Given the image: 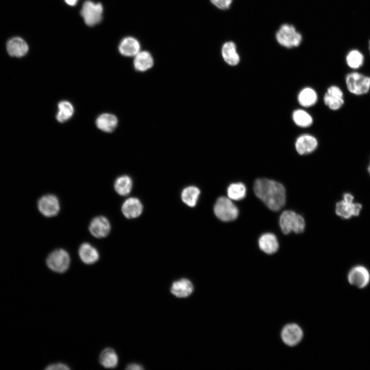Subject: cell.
I'll return each instance as SVG.
<instances>
[{
  "mask_svg": "<svg viewBox=\"0 0 370 370\" xmlns=\"http://www.w3.org/2000/svg\"><path fill=\"white\" fill-rule=\"evenodd\" d=\"M323 101L324 104L331 110H338L344 103L342 90L337 86L329 87L324 96Z\"/></svg>",
  "mask_w": 370,
  "mask_h": 370,
  "instance_id": "cell-12",
  "label": "cell"
},
{
  "mask_svg": "<svg viewBox=\"0 0 370 370\" xmlns=\"http://www.w3.org/2000/svg\"><path fill=\"white\" fill-rule=\"evenodd\" d=\"M118 122V119L115 115L109 113H104L97 117L96 125L101 131L106 133H111L116 128Z\"/></svg>",
  "mask_w": 370,
  "mask_h": 370,
  "instance_id": "cell-20",
  "label": "cell"
},
{
  "mask_svg": "<svg viewBox=\"0 0 370 370\" xmlns=\"http://www.w3.org/2000/svg\"><path fill=\"white\" fill-rule=\"evenodd\" d=\"M253 189L256 196L272 211H279L285 203V189L279 182L266 178L257 179Z\"/></svg>",
  "mask_w": 370,
  "mask_h": 370,
  "instance_id": "cell-1",
  "label": "cell"
},
{
  "mask_svg": "<svg viewBox=\"0 0 370 370\" xmlns=\"http://www.w3.org/2000/svg\"><path fill=\"white\" fill-rule=\"evenodd\" d=\"M100 363L104 367L114 368L118 364V356L116 351L111 347L104 348L100 354Z\"/></svg>",
  "mask_w": 370,
  "mask_h": 370,
  "instance_id": "cell-24",
  "label": "cell"
},
{
  "mask_svg": "<svg viewBox=\"0 0 370 370\" xmlns=\"http://www.w3.org/2000/svg\"><path fill=\"white\" fill-rule=\"evenodd\" d=\"M78 253L82 262L87 265L93 264L99 259L98 251L88 243H83L80 245Z\"/></svg>",
  "mask_w": 370,
  "mask_h": 370,
  "instance_id": "cell-17",
  "label": "cell"
},
{
  "mask_svg": "<svg viewBox=\"0 0 370 370\" xmlns=\"http://www.w3.org/2000/svg\"><path fill=\"white\" fill-rule=\"evenodd\" d=\"M221 55L225 62L230 66H236L240 61L239 55L235 43L232 41L225 42L221 47Z\"/></svg>",
  "mask_w": 370,
  "mask_h": 370,
  "instance_id": "cell-19",
  "label": "cell"
},
{
  "mask_svg": "<svg viewBox=\"0 0 370 370\" xmlns=\"http://www.w3.org/2000/svg\"><path fill=\"white\" fill-rule=\"evenodd\" d=\"M125 369L128 370H142L143 369V367L142 365L137 363H130L126 366Z\"/></svg>",
  "mask_w": 370,
  "mask_h": 370,
  "instance_id": "cell-34",
  "label": "cell"
},
{
  "mask_svg": "<svg viewBox=\"0 0 370 370\" xmlns=\"http://www.w3.org/2000/svg\"><path fill=\"white\" fill-rule=\"evenodd\" d=\"M227 194L230 199L241 200L246 196V188L241 182L232 183L228 188Z\"/></svg>",
  "mask_w": 370,
  "mask_h": 370,
  "instance_id": "cell-31",
  "label": "cell"
},
{
  "mask_svg": "<svg viewBox=\"0 0 370 370\" xmlns=\"http://www.w3.org/2000/svg\"><path fill=\"white\" fill-rule=\"evenodd\" d=\"M39 212L45 217L56 216L60 210L58 198L54 194H47L41 196L37 201Z\"/></svg>",
  "mask_w": 370,
  "mask_h": 370,
  "instance_id": "cell-9",
  "label": "cell"
},
{
  "mask_svg": "<svg viewBox=\"0 0 370 370\" xmlns=\"http://www.w3.org/2000/svg\"><path fill=\"white\" fill-rule=\"evenodd\" d=\"M74 113V107L69 101L64 100L58 104V111L56 119L61 123H64L70 119Z\"/></svg>",
  "mask_w": 370,
  "mask_h": 370,
  "instance_id": "cell-27",
  "label": "cell"
},
{
  "mask_svg": "<svg viewBox=\"0 0 370 370\" xmlns=\"http://www.w3.org/2000/svg\"><path fill=\"white\" fill-rule=\"evenodd\" d=\"M362 204L354 202V196L350 193H345L343 199L336 205V214L340 217L347 219L358 216L362 210Z\"/></svg>",
  "mask_w": 370,
  "mask_h": 370,
  "instance_id": "cell-2",
  "label": "cell"
},
{
  "mask_svg": "<svg viewBox=\"0 0 370 370\" xmlns=\"http://www.w3.org/2000/svg\"><path fill=\"white\" fill-rule=\"evenodd\" d=\"M121 211L127 218H135L142 213L143 206L138 198L130 197L126 199L122 204Z\"/></svg>",
  "mask_w": 370,
  "mask_h": 370,
  "instance_id": "cell-16",
  "label": "cell"
},
{
  "mask_svg": "<svg viewBox=\"0 0 370 370\" xmlns=\"http://www.w3.org/2000/svg\"><path fill=\"white\" fill-rule=\"evenodd\" d=\"M318 145L317 138L308 134L299 136L295 142L297 152L301 155H306L314 151Z\"/></svg>",
  "mask_w": 370,
  "mask_h": 370,
  "instance_id": "cell-13",
  "label": "cell"
},
{
  "mask_svg": "<svg viewBox=\"0 0 370 370\" xmlns=\"http://www.w3.org/2000/svg\"><path fill=\"white\" fill-rule=\"evenodd\" d=\"M136 70L143 72L151 68L154 65V59L147 51H140L135 57L133 61Z\"/></svg>",
  "mask_w": 370,
  "mask_h": 370,
  "instance_id": "cell-21",
  "label": "cell"
},
{
  "mask_svg": "<svg viewBox=\"0 0 370 370\" xmlns=\"http://www.w3.org/2000/svg\"><path fill=\"white\" fill-rule=\"evenodd\" d=\"M348 283L358 288L366 287L370 282V272L368 269L361 265L352 267L347 274Z\"/></svg>",
  "mask_w": 370,
  "mask_h": 370,
  "instance_id": "cell-10",
  "label": "cell"
},
{
  "mask_svg": "<svg viewBox=\"0 0 370 370\" xmlns=\"http://www.w3.org/2000/svg\"><path fill=\"white\" fill-rule=\"evenodd\" d=\"M368 48H369V50L370 51V39L368 41Z\"/></svg>",
  "mask_w": 370,
  "mask_h": 370,
  "instance_id": "cell-37",
  "label": "cell"
},
{
  "mask_svg": "<svg viewBox=\"0 0 370 370\" xmlns=\"http://www.w3.org/2000/svg\"><path fill=\"white\" fill-rule=\"evenodd\" d=\"M78 0H65L67 4L70 6H75L77 3Z\"/></svg>",
  "mask_w": 370,
  "mask_h": 370,
  "instance_id": "cell-35",
  "label": "cell"
},
{
  "mask_svg": "<svg viewBox=\"0 0 370 370\" xmlns=\"http://www.w3.org/2000/svg\"><path fill=\"white\" fill-rule=\"evenodd\" d=\"M345 83L348 90L354 95H364L370 89V77L358 72L348 73Z\"/></svg>",
  "mask_w": 370,
  "mask_h": 370,
  "instance_id": "cell-4",
  "label": "cell"
},
{
  "mask_svg": "<svg viewBox=\"0 0 370 370\" xmlns=\"http://www.w3.org/2000/svg\"><path fill=\"white\" fill-rule=\"evenodd\" d=\"M283 342L289 346H294L299 343L303 337V331L297 324H290L285 326L281 332Z\"/></svg>",
  "mask_w": 370,
  "mask_h": 370,
  "instance_id": "cell-14",
  "label": "cell"
},
{
  "mask_svg": "<svg viewBox=\"0 0 370 370\" xmlns=\"http://www.w3.org/2000/svg\"><path fill=\"white\" fill-rule=\"evenodd\" d=\"M214 211L216 216L224 221L233 220L238 215L237 208L229 198L226 197H220L217 199Z\"/></svg>",
  "mask_w": 370,
  "mask_h": 370,
  "instance_id": "cell-7",
  "label": "cell"
},
{
  "mask_svg": "<svg viewBox=\"0 0 370 370\" xmlns=\"http://www.w3.org/2000/svg\"><path fill=\"white\" fill-rule=\"evenodd\" d=\"M260 249L267 254L275 253L279 248V243L276 236L272 233H265L258 240Z\"/></svg>",
  "mask_w": 370,
  "mask_h": 370,
  "instance_id": "cell-23",
  "label": "cell"
},
{
  "mask_svg": "<svg viewBox=\"0 0 370 370\" xmlns=\"http://www.w3.org/2000/svg\"><path fill=\"white\" fill-rule=\"evenodd\" d=\"M119 51L125 57H135L140 51V43L134 37H126L120 43Z\"/></svg>",
  "mask_w": 370,
  "mask_h": 370,
  "instance_id": "cell-18",
  "label": "cell"
},
{
  "mask_svg": "<svg viewBox=\"0 0 370 370\" xmlns=\"http://www.w3.org/2000/svg\"><path fill=\"white\" fill-rule=\"evenodd\" d=\"M367 171H368L369 174L370 175V161H369V163L368 165V166H367Z\"/></svg>",
  "mask_w": 370,
  "mask_h": 370,
  "instance_id": "cell-36",
  "label": "cell"
},
{
  "mask_svg": "<svg viewBox=\"0 0 370 370\" xmlns=\"http://www.w3.org/2000/svg\"><path fill=\"white\" fill-rule=\"evenodd\" d=\"M280 226L283 233L287 234L291 231L296 233L303 232L305 224L301 215L293 211L286 210L280 216Z\"/></svg>",
  "mask_w": 370,
  "mask_h": 370,
  "instance_id": "cell-3",
  "label": "cell"
},
{
  "mask_svg": "<svg viewBox=\"0 0 370 370\" xmlns=\"http://www.w3.org/2000/svg\"><path fill=\"white\" fill-rule=\"evenodd\" d=\"M199 194L200 191L197 188L190 186L183 190L181 198L186 205L193 207L196 205Z\"/></svg>",
  "mask_w": 370,
  "mask_h": 370,
  "instance_id": "cell-30",
  "label": "cell"
},
{
  "mask_svg": "<svg viewBox=\"0 0 370 370\" xmlns=\"http://www.w3.org/2000/svg\"><path fill=\"white\" fill-rule=\"evenodd\" d=\"M47 267L52 271L62 273L69 268L70 258L68 253L63 249H57L47 256L46 260Z\"/></svg>",
  "mask_w": 370,
  "mask_h": 370,
  "instance_id": "cell-5",
  "label": "cell"
},
{
  "mask_svg": "<svg viewBox=\"0 0 370 370\" xmlns=\"http://www.w3.org/2000/svg\"><path fill=\"white\" fill-rule=\"evenodd\" d=\"M88 229L93 236L102 238L108 235L111 230V225L106 217L98 216L91 219Z\"/></svg>",
  "mask_w": 370,
  "mask_h": 370,
  "instance_id": "cell-11",
  "label": "cell"
},
{
  "mask_svg": "<svg viewBox=\"0 0 370 370\" xmlns=\"http://www.w3.org/2000/svg\"><path fill=\"white\" fill-rule=\"evenodd\" d=\"M276 39L281 45L286 48H292L300 45L302 36L293 26L283 24L276 33Z\"/></svg>",
  "mask_w": 370,
  "mask_h": 370,
  "instance_id": "cell-6",
  "label": "cell"
},
{
  "mask_svg": "<svg viewBox=\"0 0 370 370\" xmlns=\"http://www.w3.org/2000/svg\"><path fill=\"white\" fill-rule=\"evenodd\" d=\"M133 186L131 178L127 175L117 177L114 184L115 191L121 196H126L131 192Z\"/></svg>",
  "mask_w": 370,
  "mask_h": 370,
  "instance_id": "cell-26",
  "label": "cell"
},
{
  "mask_svg": "<svg viewBox=\"0 0 370 370\" xmlns=\"http://www.w3.org/2000/svg\"><path fill=\"white\" fill-rule=\"evenodd\" d=\"M233 0H210L211 3L220 10H226L230 8Z\"/></svg>",
  "mask_w": 370,
  "mask_h": 370,
  "instance_id": "cell-32",
  "label": "cell"
},
{
  "mask_svg": "<svg viewBox=\"0 0 370 370\" xmlns=\"http://www.w3.org/2000/svg\"><path fill=\"white\" fill-rule=\"evenodd\" d=\"M70 368L66 364L63 363H52L48 365L46 368V370L70 369Z\"/></svg>",
  "mask_w": 370,
  "mask_h": 370,
  "instance_id": "cell-33",
  "label": "cell"
},
{
  "mask_svg": "<svg viewBox=\"0 0 370 370\" xmlns=\"http://www.w3.org/2000/svg\"><path fill=\"white\" fill-rule=\"evenodd\" d=\"M318 95L311 87H306L303 88L299 93L298 101L300 105L304 107H309L314 105L317 102Z\"/></svg>",
  "mask_w": 370,
  "mask_h": 370,
  "instance_id": "cell-25",
  "label": "cell"
},
{
  "mask_svg": "<svg viewBox=\"0 0 370 370\" xmlns=\"http://www.w3.org/2000/svg\"><path fill=\"white\" fill-rule=\"evenodd\" d=\"M6 49L10 56L21 58L27 53L29 46L26 42L22 38L14 37L7 42Z\"/></svg>",
  "mask_w": 370,
  "mask_h": 370,
  "instance_id": "cell-15",
  "label": "cell"
},
{
  "mask_svg": "<svg viewBox=\"0 0 370 370\" xmlns=\"http://www.w3.org/2000/svg\"><path fill=\"white\" fill-rule=\"evenodd\" d=\"M346 62L349 67L357 69L361 67L364 62L363 53L358 49H351L347 53L345 58Z\"/></svg>",
  "mask_w": 370,
  "mask_h": 370,
  "instance_id": "cell-29",
  "label": "cell"
},
{
  "mask_svg": "<svg viewBox=\"0 0 370 370\" xmlns=\"http://www.w3.org/2000/svg\"><path fill=\"white\" fill-rule=\"evenodd\" d=\"M103 11V8L101 4L87 1L83 5L81 14L85 24L92 26L101 21Z\"/></svg>",
  "mask_w": 370,
  "mask_h": 370,
  "instance_id": "cell-8",
  "label": "cell"
},
{
  "mask_svg": "<svg viewBox=\"0 0 370 370\" xmlns=\"http://www.w3.org/2000/svg\"><path fill=\"white\" fill-rule=\"evenodd\" d=\"M294 123L301 127H308L313 123V118L310 114L303 109H297L292 114Z\"/></svg>",
  "mask_w": 370,
  "mask_h": 370,
  "instance_id": "cell-28",
  "label": "cell"
},
{
  "mask_svg": "<svg viewBox=\"0 0 370 370\" xmlns=\"http://www.w3.org/2000/svg\"><path fill=\"white\" fill-rule=\"evenodd\" d=\"M192 282L187 279H181L175 281L171 286V291L177 297L185 298L190 295L193 291Z\"/></svg>",
  "mask_w": 370,
  "mask_h": 370,
  "instance_id": "cell-22",
  "label": "cell"
}]
</instances>
